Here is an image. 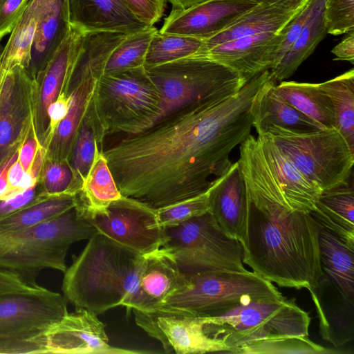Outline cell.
Returning a JSON list of instances; mask_svg holds the SVG:
<instances>
[{
	"instance_id": "cell-1",
	"label": "cell",
	"mask_w": 354,
	"mask_h": 354,
	"mask_svg": "<svg viewBox=\"0 0 354 354\" xmlns=\"http://www.w3.org/2000/svg\"><path fill=\"white\" fill-rule=\"evenodd\" d=\"M271 78L266 70L221 101L185 106L103 148L121 194L156 209L208 190L250 134L254 103Z\"/></svg>"
},
{
	"instance_id": "cell-2",
	"label": "cell",
	"mask_w": 354,
	"mask_h": 354,
	"mask_svg": "<svg viewBox=\"0 0 354 354\" xmlns=\"http://www.w3.org/2000/svg\"><path fill=\"white\" fill-rule=\"evenodd\" d=\"M237 160L247 192V214L239 240L243 262L280 287L315 289L322 275L319 224L293 209L265 164L258 140L250 134Z\"/></svg>"
},
{
	"instance_id": "cell-3",
	"label": "cell",
	"mask_w": 354,
	"mask_h": 354,
	"mask_svg": "<svg viewBox=\"0 0 354 354\" xmlns=\"http://www.w3.org/2000/svg\"><path fill=\"white\" fill-rule=\"evenodd\" d=\"M144 261L145 255L97 232L64 272V297L76 308L97 315L124 306L136 289Z\"/></svg>"
},
{
	"instance_id": "cell-4",
	"label": "cell",
	"mask_w": 354,
	"mask_h": 354,
	"mask_svg": "<svg viewBox=\"0 0 354 354\" xmlns=\"http://www.w3.org/2000/svg\"><path fill=\"white\" fill-rule=\"evenodd\" d=\"M97 232L75 207L36 226L0 232V269L15 273L26 283L36 280L45 269L66 270L70 246L88 240Z\"/></svg>"
},
{
	"instance_id": "cell-5",
	"label": "cell",
	"mask_w": 354,
	"mask_h": 354,
	"mask_svg": "<svg viewBox=\"0 0 354 354\" xmlns=\"http://www.w3.org/2000/svg\"><path fill=\"white\" fill-rule=\"evenodd\" d=\"M159 104V91L145 66L100 75L90 105L100 148L109 135L145 131Z\"/></svg>"
},
{
	"instance_id": "cell-6",
	"label": "cell",
	"mask_w": 354,
	"mask_h": 354,
	"mask_svg": "<svg viewBox=\"0 0 354 354\" xmlns=\"http://www.w3.org/2000/svg\"><path fill=\"white\" fill-rule=\"evenodd\" d=\"M145 68L160 93L158 110L147 129L185 106L221 101L247 83L234 70L201 55Z\"/></svg>"
},
{
	"instance_id": "cell-7",
	"label": "cell",
	"mask_w": 354,
	"mask_h": 354,
	"mask_svg": "<svg viewBox=\"0 0 354 354\" xmlns=\"http://www.w3.org/2000/svg\"><path fill=\"white\" fill-rule=\"evenodd\" d=\"M162 228L161 248L186 276L248 270L243 262L241 244L217 225L209 211Z\"/></svg>"
},
{
	"instance_id": "cell-8",
	"label": "cell",
	"mask_w": 354,
	"mask_h": 354,
	"mask_svg": "<svg viewBox=\"0 0 354 354\" xmlns=\"http://www.w3.org/2000/svg\"><path fill=\"white\" fill-rule=\"evenodd\" d=\"M310 317L295 299L254 301L218 317H208L205 332L222 339L237 354L250 344L286 337L308 336Z\"/></svg>"
},
{
	"instance_id": "cell-9",
	"label": "cell",
	"mask_w": 354,
	"mask_h": 354,
	"mask_svg": "<svg viewBox=\"0 0 354 354\" xmlns=\"http://www.w3.org/2000/svg\"><path fill=\"white\" fill-rule=\"evenodd\" d=\"M187 277L188 284L170 296L161 307L200 317H218L252 302L285 298L272 282L249 270Z\"/></svg>"
},
{
	"instance_id": "cell-10",
	"label": "cell",
	"mask_w": 354,
	"mask_h": 354,
	"mask_svg": "<svg viewBox=\"0 0 354 354\" xmlns=\"http://www.w3.org/2000/svg\"><path fill=\"white\" fill-rule=\"evenodd\" d=\"M67 313L64 295L39 285L0 294V354H46V332Z\"/></svg>"
},
{
	"instance_id": "cell-11",
	"label": "cell",
	"mask_w": 354,
	"mask_h": 354,
	"mask_svg": "<svg viewBox=\"0 0 354 354\" xmlns=\"http://www.w3.org/2000/svg\"><path fill=\"white\" fill-rule=\"evenodd\" d=\"M266 133L322 191L344 181L353 172L354 151L335 129L299 133L273 126Z\"/></svg>"
},
{
	"instance_id": "cell-12",
	"label": "cell",
	"mask_w": 354,
	"mask_h": 354,
	"mask_svg": "<svg viewBox=\"0 0 354 354\" xmlns=\"http://www.w3.org/2000/svg\"><path fill=\"white\" fill-rule=\"evenodd\" d=\"M132 311L136 324L159 341L166 353H232V348L222 339L210 337L205 332L208 317L165 307L151 311Z\"/></svg>"
},
{
	"instance_id": "cell-13",
	"label": "cell",
	"mask_w": 354,
	"mask_h": 354,
	"mask_svg": "<svg viewBox=\"0 0 354 354\" xmlns=\"http://www.w3.org/2000/svg\"><path fill=\"white\" fill-rule=\"evenodd\" d=\"M84 218L97 232L142 255L162 246L163 228L156 209L137 201L122 196L104 212Z\"/></svg>"
},
{
	"instance_id": "cell-14",
	"label": "cell",
	"mask_w": 354,
	"mask_h": 354,
	"mask_svg": "<svg viewBox=\"0 0 354 354\" xmlns=\"http://www.w3.org/2000/svg\"><path fill=\"white\" fill-rule=\"evenodd\" d=\"M84 35L69 26L59 47L33 78L32 127L39 145L44 149L48 127L47 109L62 93L70 91Z\"/></svg>"
},
{
	"instance_id": "cell-15",
	"label": "cell",
	"mask_w": 354,
	"mask_h": 354,
	"mask_svg": "<svg viewBox=\"0 0 354 354\" xmlns=\"http://www.w3.org/2000/svg\"><path fill=\"white\" fill-rule=\"evenodd\" d=\"M33 78L16 66L0 80V167L18 151L33 129Z\"/></svg>"
},
{
	"instance_id": "cell-16",
	"label": "cell",
	"mask_w": 354,
	"mask_h": 354,
	"mask_svg": "<svg viewBox=\"0 0 354 354\" xmlns=\"http://www.w3.org/2000/svg\"><path fill=\"white\" fill-rule=\"evenodd\" d=\"M46 353L133 354L145 352L112 346L104 324L97 314L84 308L67 313L46 334Z\"/></svg>"
},
{
	"instance_id": "cell-17",
	"label": "cell",
	"mask_w": 354,
	"mask_h": 354,
	"mask_svg": "<svg viewBox=\"0 0 354 354\" xmlns=\"http://www.w3.org/2000/svg\"><path fill=\"white\" fill-rule=\"evenodd\" d=\"M286 26L278 32L259 33L210 46H204L198 55L227 66L248 82L273 66Z\"/></svg>"
},
{
	"instance_id": "cell-18",
	"label": "cell",
	"mask_w": 354,
	"mask_h": 354,
	"mask_svg": "<svg viewBox=\"0 0 354 354\" xmlns=\"http://www.w3.org/2000/svg\"><path fill=\"white\" fill-rule=\"evenodd\" d=\"M257 3L251 0H206L185 9H171L158 31L204 40Z\"/></svg>"
},
{
	"instance_id": "cell-19",
	"label": "cell",
	"mask_w": 354,
	"mask_h": 354,
	"mask_svg": "<svg viewBox=\"0 0 354 354\" xmlns=\"http://www.w3.org/2000/svg\"><path fill=\"white\" fill-rule=\"evenodd\" d=\"M188 284V278L172 257L161 248L145 255L135 290L124 303L127 311H151L160 308L167 299Z\"/></svg>"
},
{
	"instance_id": "cell-20",
	"label": "cell",
	"mask_w": 354,
	"mask_h": 354,
	"mask_svg": "<svg viewBox=\"0 0 354 354\" xmlns=\"http://www.w3.org/2000/svg\"><path fill=\"white\" fill-rule=\"evenodd\" d=\"M69 26L84 34L97 32L130 35L149 27L124 0H66Z\"/></svg>"
},
{
	"instance_id": "cell-21",
	"label": "cell",
	"mask_w": 354,
	"mask_h": 354,
	"mask_svg": "<svg viewBox=\"0 0 354 354\" xmlns=\"http://www.w3.org/2000/svg\"><path fill=\"white\" fill-rule=\"evenodd\" d=\"M257 138L268 170L288 204L293 209L311 212L322 191L304 176L268 133Z\"/></svg>"
},
{
	"instance_id": "cell-22",
	"label": "cell",
	"mask_w": 354,
	"mask_h": 354,
	"mask_svg": "<svg viewBox=\"0 0 354 354\" xmlns=\"http://www.w3.org/2000/svg\"><path fill=\"white\" fill-rule=\"evenodd\" d=\"M309 0H282L259 3L221 30L203 40L210 46L240 37L281 30Z\"/></svg>"
},
{
	"instance_id": "cell-23",
	"label": "cell",
	"mask_w": 354,
	"mask_h": 354,
	"mask_svg": "<svg viewBox=\"0 0 354 354\" xmlns=\"http://www.w3.org/2000/svg\"><path fill=\"white\" fill-rule=\"evenodd\" d=\"M209 212L230 238L241 239L247 214V192L238 162L216 178L210 192Z\"/></svg>"
},
{
	"instance_id": "cell-24",
	"label": "cell",
	"mask_w": 354,
	"mask_h": 354,
	"mask_svg": "<svg viewBox=\"0 0 354 354\" xmlns=\"http://www.w3.org/2000/svg\"><path fill=\"white\" fill-rule=\"evenodd\" d=\"M319 317L322 337L335 347L353 340L354 336V303L346 300L323 277L317 287L310 291Z\"/></svg>"
},
{
	"instance_id": "cell-25",
	"label": "cell",
	"mask_w": 354,
	"mask_h": 354,
	"mask_svg": "<svg viewBox=\"0 0 354 354\" xmlns=\"http://www.w3.org/2000/svg\"><path fill=\"white\" fill-rule=\"evenodd\" d=\"M318 241L322 275L354 303V244L320 224Z\"/></svg>"
},
{
	"instance_id": "cell-26",
	"label": "cell",
	"mask_w": 354,
	"mask_h": 354,
	"mask_svg": "<svg viewBox=\"0 0 354 354\" xmlns=\"http://www.w3.org/2000/svg\"><path fill=\"white\" fill-rule=\"evenodd\" d=\"M275 82L269 80L258 94L253 106L252 127L258 135L266 133L277 126L299 133L321 129L276 91Z\"/></svg>"
},
{
	"instance_id": "cell-27",
	"label": "cell",
	"mask_w": 354,
	"mask_h": 354,
	"mask_svg": "<svg viewBox=\"0 0 354 354\" xmlns=\"http://www.w3.org/2000/svg\"><path fill=\"white\" fill-rule=\"evenodd\" d=\"M310 213L321 225L354 244L353 171L344 181L322 191Z\"/></svg>"
},
{
	"instance_id": "cell-28",
	"label": "cell",
	"mask_w": 354,
	"mask_h": 354,
	"mask_svg": "<svg viewBox=\"0 0 354 354\" xmlns=\"http://www.w3.org/2000/svg\"><path fill=\"white\" fill-rule=\"evenodd\" d=\"M76 196L75 207L83 217L104 212L122 197L97 142L93 163Z\"/></svg>"
},
{
	"instance_id": "cell-29",
	"label": "cell",
	"mask_w": 354,
	"mask_h": 354,
	"mask_svg": "<svg viewBox=\"0 0 354 354\" xmlns=\"http://www.w3.org/2000/svg\"><path fill=\"white\" fill-rule=\"evenodd\" d=\"M69 29L66 0H50L37 24L28 68L34 78L46 66Z\"/></svg>"
},
{
	"instance_id": "cell-30",
	"label": "cell",
	"mask_w": 354,
	"mask_h": 354,
	"mask_svg": "<svg viewBox=\"0 0 354 354\" xmlns=\"http://www.w3.org/2000/svg\"><path fill=\"white\" fill-rule=\"evenodd\" d=\"M326 0H310V10L295 41L270 71L274 82L291 77L327 35L324 24Z\"/></svg>"
},
{
	"instance_id": "cell-31",
	"label": "cell",
	"mask_w": 354,
	"mask_h": 354,
	"mask_svg": "<svg viewBox=\"0 0 354 354\" xmlns=\"http://www.w3.org/2000/svg\"><path fill=\"white\" fill-rule=\"evenodd\" d=\"M50 0H30L0 53V80L16 66L28 68L39 20Z\"/></svg>"
},
{
	"instance_id": "cell-32",
	"label": "cell",
	"mask_w": 354,
	"mask_h": 354,
	"mask_svg": "<svg viewBox=\"0 0 354 354\" xmlns=\"http://www.w3.org/2000/svg\"><path fill=\"white\" fill-rule=\"evenodd\" d=\"M274 88L281 97L321 129H335L332 103L319 84L282 81Z\"/></svg>"
},
{
	"instance_id": "cell-33",
	"label": "cell",
	"mask_w": 354,
	"mask_h": 354,
	"mask_svg": "<svg viewBox=\"0 0 354 354\" xmlns=\"http://www.w3.org/2000/svg\"><path fill=\"white\" fill-rule=\"evenodd\" d=\"M77 205L76 195L46 196L0 219V232L36 226L58 217Z\"/></svg>"
},
{
	"instance_id": "cell-34",
	"label": "cell",
	"mask_w": 354,
	"mask_h": 354,
	"mask_svg": "<svg viewBox=\"0 0 354 354\" xmlns=\"http://www.w3.org/2000/svg\"><path fill=\"white\" fill-rule=\"evenodd\" d=\"M332 103L335 129L354 151V68L319 83Z\"/></svg>"
},
{
	"instance_id": "cell-35",
	"label": "cell",
	"mask_w": 354,
	"mask_h": 354,
	"mask_svg": "<svg viewBox=\"0 0 354 354\" xmlns=\"http://www.w3.org/2000/svg\"><path fill=\"white\" fill-rule=\"evenodd\" d=\"M157 31L153 26L128 35L109 55L102 75L144 67L150 42Z\"/></svg>"
},
{
	"instance_id": "cell-36",
	"label": "cell",
	"mask_w": 354,
	"mask_h": 354,
	"mask_svg": "<svg viewBox=\"0 0 354 354\" xmlns=\"http://www.w3.org/2000/svg\"><path fill=\"white\" fill-rule=\"evenodd\" d=\"M204 47L202 39L161 33L153 35L145 58V67H151L199 55Z\"/></svg>"
},
{
	"instance_id": "cell-37",
	"label": "cell",
	"mask_w": 354,
	"mask_h": 354,
	"mask_svg": "<svg viewBox=\"0 0 354 354\" xmlns=\"http://www.w3.org/2000/svg\"><path fill=\"white\" fill-rule=\"evenodd\" d=\"M97 142L90 106L82 123L72 149L70 164L73 173V192L77 195L93 163Z\"/></svg>"
},
{
	"instance_id": "cell-38",
	"label": "cell",
	"mask_w": 354,
	"mask_h": 354,
	"mask_svg": "<svg viewBox=\"0 0 354 354\" xmlns=\"http://www.w3.org/2000/svg\"><path fill=\"white\" fill-rule=\"evenodd\" d=\"M339 352L325 348L311 341L308 336L286 337L266 339L241 348L237 354L311 353L328 354Z\"/></svg>"
},
{
	"instance_id": "cell-39",
	"label": "cell",
	"mask_w": 354,
	"mask_h": 354,
	"mask_svg": "<svg viewBox=\"0 0 354 354\" xmlns=\"http://www.w3.org/2000/svg\"><path fill=\"white\" fill-rule=\"evenodd\" d=\"M212 186L208 190L198 196L156 209L159 225L162 227L176 225L208 212L209 195Z\"/></svg>"
},
{
	"instance_id": "cell-40",
	"label": "cell",
	"mask_w": 354,
	"mask_h": 354,
	"mask_svg": "<svg viewBox=\"0 0 354 354\" xmlns=\"http://www.w3.org/2000/svg\"><path fill=\"white\" fill-rule=\"evenodd\" d=\"M38 181L47 195H75L73 192V173L69 162L45 159Z\"/></svg>"
},
{
	"instance_id": "cell-41",
	"label": "cell",
	"mask_w": 354,
	"mask_h": 354,
	"mask_svg": "<svg viewBox=\"0 0 354 354\" xmlns=\"http://www.w3.org/2000/svg\"><path fill=\"white\" fill-rule=\"evenodd\" d=\"M324 24L335 36L354 30V0H326Z\"/></svg>"
},
{
	"instance_id": "cell-42",
	"label": "cell",
	"mask_w": 354,
	"mask_h": 354,
	"mask_svg": "<svg viewBox=\"0 0 354 354\" xmlns=\"http://www.w3.org/2000/svg\"><path fill=\"white\" fill-rule=\"evenodd\" d=\"M30 0H0V41L10 34L23 16Z\"/></svg>"
},
{
	"instance_id": "cell-43",
	"label": "cell",
	"mask_w": 354,
	"mask_h": 354,
	"mask_svg": "<svg viewBox=\"0 0 354 354\" xmlns=\"http://www.w3.org/2000/svg\"><path fill=\"white\" fill-rule=\"evenodd\" d=\"M131 12L147 26H153L162 18L164 0H124Z\"/></svg>"
},
{
	"instance_id": "cell-44",
	"label": "cell",
	"mask_w": 354,
	"mask_h": 354,
	"mask_svg": "<svg viewBox=\"0 0 354 354\" xmlns=\"http://www.w3.org/2000/svg\"><path fill=\"white\" fill-rule=\"evenodd\" d=\"M46 196L39 181L32 187L12 197L0 199V219Z\"/></svg>"
},
{
	"instance_id": "cell-45",
	"label": "cell",
	"mask_w": 354,
	"mask_h": 354,
	"mask_svg": "<svg viewBox=\"0 0 354 354\" xmlns=\"http://www.w3.org/2000/svg\"><path fill=\"white\" fill-rule=\"evenodd\" d=\"M310 10V0H309L305 6L286 25L284 37L279 47L276 60L272 68L275 66L280 62L298 37L308 17Z\"/></svg>"
},
{
	"instance_id": "cell-46",
	"label": "cell",
	"mask_w": 354,
	"mask_h": 354,
	"mask_svg": "<svg viewBox=\"0 0 354 354\" xmlns=\"http://www.w3.org/2000/svg\"><path fill=\"white\" fill-rule=\"evenodd\" d=\"M71 100V95L70 91L63 92L48 106L47 109L48 127L45 149L48 147L58 125L66 115Z\"/></svg>"
},
{
	"instance_id": "cell-47",
	"label": "cell",
	"mask_w": 354,
	"mask_h": 354,
	"mask_svg": "<svg viewBox=\"0 0 354 354\" xmlns=\"http://www.w3.org/2000/svg\"><path fill=\"white\" fill-rule=\"evenodd\" d=\"M37 286L26 283L15 273L0 269V294L28 290Z\"/></svg>"
},
{
	"instance_id": "cell-48",
	"label": "cell",
	"mask_w": 354,
	"mask_h": 354,
	"mask_svg": "<svg viewBox=\"0 0 354 354\" xmlns=\"http://www.w3.org/2000/svg\"><path fill=\"white\" fill-rule=\"evenodd\" d=\"M38 145V141L32 129L18 150L17 160L26 172L30 171L37 151Z\"/></svg>"
},
{
	"instance_id": "cell-49",
	"label": "cell",
	"mask_w": 354,
	"mask_h": 354,
	"mask_svg": "<svg viewBox=\"0 0 354 354\" xmlns=\"http://www.w3.org/2000/svg\"><path fill=\"white\" fill-rule=\"evenodd\" d=\"M347 34V36L331 50V53L335 56L334 60L346 61L353 64L354 30Z\"/></svg>"
},
{
	"instance_id": "cell-50",
	"label": "cell",
	"mask_w": 354,
	"mask_h": 354,
	"mask_svg": "<svg viewBox=\"0 0 354 354\" xmlns=\"http://www.w3.org/2000/svg\"><path fill=\"white\" fill-rule=\"evenodd\" d=\"M18 151L9 157L0 167V198L8 188V173L11 165L17 160Z\"/></svg>"
},
{
	"instance_id": "cell-51",
	"label": "cell",
	"mask_w": 354,
	"mask_h": 354,
	"mask_svg": "<svg viewBox=\"0 0 354 354\" xmlns=\"http://www.w3.org/2000/svg\"><path fill=\"white\" fill-rule=\"evenodd\" d=\"M171 5V9L182 10L206 0H164Z\"/></svg>"
},
{
	"instance_id": "cell-52",
	"label": "cell",
	"mask_w": 354,
	"mask_h": 354,
	"mask_svg": "<svg viewBox=\"0 0 354 354\" xmlns=\"http://www.w3.org/2000/svg\"><path fill=\"white\" fill-rule=\"evenodd\" d=\"M256 3H274L282 0H251Z\"/></svg>"
},
{
	"instance_id": "cell-53",
	"label": "cell",
	"mask_w": 354,
	"mask_h": 354,
	"mask_svg": "<svg viewBox=\"0 0 354 354\" xmlns=\"http://www.w3.org/2000/svg\"><path fill=\"white\" fill-rule=\"evenodd\" d=\"M1 50H2V47L0 48V53H1Z\"/></svg>"
},
{
	"instance_id": "cell-54",
	"label": "cell",
	"mask_w": 354,
	"mask_h": 354,
	"mask_svg": "<svg viewBox=\"0 0 354 354\" xmlns=\"http://www.w3.org/2000/svg\"><path fill=\"white\" fill-rule=\"evenodd\" d=\"M1 47V44H0V48Z\"/></svg>"
}]
</instances>
